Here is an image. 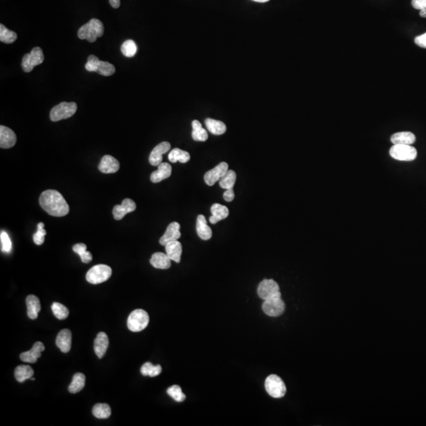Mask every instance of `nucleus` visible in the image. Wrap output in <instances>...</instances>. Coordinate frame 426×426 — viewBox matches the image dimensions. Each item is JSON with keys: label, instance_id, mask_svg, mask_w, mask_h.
I'll use <instances>...</instances> for the list:
<instances>
[{"label": "nucleus", "instance_id": "f257e3e1", "mask_svg": "<svg viewBox=\"0 0 426 426\" xmlns=\"http://www.w3.org/2000/svg\"><path fill=\"white\" fill-rule=\"evenodd\" d=\"M39 201L41 208L50 216L62 217L69 213V205L57 190H45L41 194Z\"/></svg>", "mask_w": 426, "mask_h": 426}, {"label": "nucleus", "instance_id": "f03ea898", "mask_svg": "<svg viewBox=\"0 0 426 426\" xmlns=\"http://www.w3.org/2000/svg\"><path fill=\"white\" fill-rule=\"evenodd\" d=\"M105 33V27L101 21L93 19L79 29L78 36L81 40H87L90 43L101 38Z\"/></svg>", "mask_w": 426, "mask_h": 426}, {"label": "nucleus", "instance_id": "7ed1b4c3", "mask_svg": "<svg viewBox=\"0 0 426 426\" xmlns=\"http://www.w3.org/2000/svg\"><path fill=\"white\" fill-rule=\"evenodd\" d=\"M86 69L90 72H97L106 77L112 76L116 72V67L113 64L108 62L101 61L97 56L93 55L88 57Z\"/></svg>", "mask_w": 426, "mask_h": 426}, {"label": "nucleus", "instance_id": "20e7f679", "mask_svg": "<svg viewBox=\"0 0 426 426\" xmlns=\"http://www.w3.org/2000/svg\"><path fill=\"white\" fill-rule=\"evenodd\" d=\"M112 274L111 267L106 264H97L88 271L86 280L91 284H100L109 279Z\"/></svg>", "mask_w": 426, "mask_h": 426}, {"label": "nucleus", "instance_id": "39448f33", "mask_svg": "<svg viewBox=\"0 0 426 426\" xmlns=\"http://www.w3.org/2000/svg\"><path fill=\"white\" fill-rule=\"evenodd\" d=\"M149 323V316L146 311L138 309L133 311L127 320V327L134 332L142 331Z\"/></svg>", "mask_w": 426, "mask_h": 426}, {"label": "nucleus", "instance_id": "423d86ee", "mask_svg": "<svg viewBox=\"0 0 426 426\" xmlns=\"http://www.w3.org/2000/svg\"><path fill=\"white\" fill-rule=\"evenodd\" d=\"M264 387L270 396L272 398H283L287 392V387L284 382L277 375L272 374L267 377Z\"/></svg>", "mask_w": 426, "mask_h": 426}, {"label": "nucleus", "instance_id": "0eeeda50", "mask_svg": "<svg viewBox=\"0 0 426 426\" xmlns=\"http://www.w3.org/2000/svg\"><path fill=\"white\" fill-rule=\"evenodd\" d=\"M76 103L62 102L56 105L50 112V119L53 122H58L71 118L77 112Z\"/></svg>", "mask_w": 426, "mask_h": 426}, {"label": "nucleus", "instance_id": "6e6552de", "mask_svg": "<svg viewBox=\"0 0 426 426\" xmlns=\"http://www.w3.org/2000/svg\"><path fill=\"white\" fill-rule=\"evenodd\" d=\"M391 157L399 161H412L417 158V149L411 145H394L389 150Z\"/></svg>", "mask_w": 426, "mask_h": 426}, {"label": "nucleus", "instance_id": "1a4fd4ad", "mask_svg": "<svg viewBox=\"0 0 426 426\" xmlns=\"http://www.w3.org/2000/svg\"><path fill=\"white\" fill-rule=\"evenodd\" d=\"M45 60L43 51L39 47L34 48L31 53L25 55L22 62V67L25 72L30 73L34 70V67L40 64H43Z\"/></svg>", "mask_w": 426, "mask_h": 426}, {"label": "nucleus", "instance_id": "9d476101", "mask_svg": "<svg viewBox=\"0 0 426 426\" xmlns=\"http://www.w3.org/2000/svg\"><path fill=\"white\" fill-rule=\"evenodd\" d=\"M257 294L264 301L277 296H281L279 284L273 279H264L259 283Z\"/></svg>", "mask_w": 426, "mask_h": 426}, {"label": "nucleus", "instance_id": "9b49d317", "mask_svg": "<svg viewBox=\"0 0 426 426\" xmlns=\"http://www.w3.org/2000/svg\"><path fill=\"white\" fill-rule=\"evenodd\" d=\"M262 309L265 314L269 316H279L283 314L285 310V304L281 296L265 300L262 304Z\"/></svg>", "mask_w": 426, "mask_h": 426}, {"label": "nucleus", "instance_id": "f8f14e48", "mask_svg": "<svg viewBox=\"0 0 426 426\" xmlns=\"http://www.w3.org/2000/svg\"><path fill=\"white\" fill-rule=\"evenodd\" d=\"M227 171H228V164L226 162L220 163L213 169L207 171L205 173L204 176L205 183L209 186H213L215 183H217L218 181L220 180L223 175L227 173Z\"/></svg>", "mask_w": 426, "mask_h": 426}, {"label": "nucleus", "instance_id": "ddd939ff", "mask_svg": "<svg viewBox=\"0 0 426 426\" xmlns=\"http://www.w3.org/2000/svg\"><path fill=\"white\" fill-rule=\"evenodd\" d=\"M136 209L137 205L135 202L132 199L126 198L123 200L121 205H117L114 207L112 213L115 220H121L126 215L134 212L136 210Z\"/></svg>", "mask_w": 426, "mask_h": 426}, {"label": "nucleus", "instance_id": "4468645a", "mask_svg": "<svg viewBox=\"0 0 426 426\" xmlns=\"http://www.w3.org/2000/svg\"><path fill=\"white\" fill-rule=\"evenodd\" d=\"M171 149V144L168 142H161L157 145L149 155V163L153 166H159L163 160V155Z\"/></svg>", "mask_w": 426, "mask_h": 426}, {"label": "nucleus", "instance_id": "2eb2a0df", "mask_svg": "<svg viewBox=\"0 0 426 426\" xmlns=\"http://www.w3.org/2000/svg\"><path fill=\"white\" fill-rule=\"evenodd\" d=\"M17 142V137L12 129L5 126L0 127V147L1 149H11Z\"/></svg>", "mask_w": 426, "mask_h": 426}, {"label": "nucleus", "instance_id": "dca6fc26", "mask_svg": "<svg viewBox=\"0 0 426 426\" xmlns=\"http://www.w3.org/2000/svg\"><path fill=\"white\" fill-rule=\"evenodd\" d=\"M180 237V224L177 222H173L170 223L167 227L164 235L160 238V244L165 246L168 242L178 240Z\"/></svg>", "mask_w": 426, "mask_h": 426}, {"label": "nucleus", "instance_id": "f3484780", "mask_svg": "<svg viewBox=\"0 0 426 426\" xmlns=\"http://www.w3.org/2000/svg\"><path fill=\"white\" fill-rule=\"evenodd\" d=\"M45 350L44 343L41 342H37L34 343L32 349L29 351L23 352L20 355L22 361L28 363H36L38 358L41 357V353Z\"/></svg>", "mask_w": 426, "mask_h": 426}, {"label": "nucleus", "instance_id": "a211bd4d", "mask_svg": "<svg viewBox=\"0 0 426 426\" xmlns=\"http://www.w3.org/2000/svg\"><path fill=\"white\" fill-rule=\"evenodd\" d=\"M120 168V164L116 158L106 155L101 159V163L99 164V171L105 174H113L117 172Z\"/></svg>", "mask_w": 426, "mask_h": 426}, {"label": "nucleus", "instance_id": "6ab92c4d", "mask_svg": "<svg viewBox=\"0 0 426 426\" xmlns=\"http://www.w3.org/2000/svg\"><path fill=\"white\" fill-rule=\"evenodd\" d=\"M56 346L60 348L63 353H68L71 350L72 343V334L69 329L60 331L56 341Z\"/></svg>", "mask_w": 426, "mask_h": 426}, {"label": "nucleus", "instance_id": "aec40b11", "mask_svg": "<svg viewBox=\"0 0 426 426\" xmlns=\"http://www.w3.org/2000/svg\"><path fill=\"white\" fill-rule=\"evenodd\" d=\"M109 345V339L105 332H99L94 340V351L99 358H102L106 354Z\"/></svg>", "mask_w": 426, "mask_h": 426}, {"label": "nucleus", "instance_id": "412c9836", "mask_svg": "<svg viewBox=\"0 0 426 426\" xmlns=\"http://www.w3.org/2000/svg\"><path fill=\"white\" fill-rule=\"evenodd\" d=\"M196 231L197 235L202 240H209L212 236V231L210 227L208 226L206 218L203 215H199L197 218Z\"/></svg>", "mask_w": 426, "mask_h": 426}, {"label": "nucleus", "instance_id": "4be33fe9", "mask_svg": "<svg viewBox=\"0 0 426 426\" xmlns=\"http://www.w3.org/2000/svg\"><path fill=\"white\" fill-rule=\"evenodd\" d=\"M172 168L171 166L168 163H161L158 166V170L153 171L150 176V180L152 183H158L164 179H168L171 175Z\"/></svg>", "mask_w": 426, "mask_h": 426}, {"label": "nucleus", "instance_id": "5701e85b", "mask_svg": "<svg viewBox=\"0 0 426 426\" xmlns=\"http://www.w3.org/2000/svg\"><path fill=\"white\" fill-rule=\"evenodd\" d=\"M166 253L171 261L179 263L181 261V256L183 253L182 244L178 240L168 242L165 246Z\"/></svg>", "mask_w": 426, "mask_h": 426}, {"label": "nucleus", "instance_id": "b1692460", "mask_svg": "<svg viewBox=\"0 0 426 426\" xmlns=\"http://www.w3.org/2000/svg\"><path fill=\"white\" fill-rule=\"evenodd\" d=\"M211 212L212 216L209 218V221L212 224H216L220 220H224L229 216V209L224 205L220 204H214L211 207Z\"/></svg>", "mask_w": 426, "mask_h": 426}, {"label": "nucleus", "instance_id": "393cba45", "mask_svg": "<svg viewBox=\"0 0 426 426\" xmlns=\"http://www.w3.org/2000/svg\"><path fill=\"white\" fill-rule=\"evenodd\" d=\"M171 259L167 255V253H155L150 259V264L154 268L159 269H168L171 267Z\"/></svg>", "mask_w": 426, "mask_h": 426}, {"label": "nucleus", "instance_id": "a878e982", "mask_svg": "<svg viewBox=\"0 0 426 426\" xmlns=\"http://www.w3.org/2000/svg\"><path fill=\"white\" fill-rule=\"evenodd\" d=\"M27 314L32 320L38 318V313L41 309L39 298L37 296L29 295L27 298Z\"/></svg>", "mask_w": 426, "mask_h": 426}, {"label": "nucleus", "instance_id": "bb28decb", "mask_svg": "<svg viewBox=\"0 0 426 426\" xmlns=\"http://www.w3.org/2000/svg\"><path fill=\"white\" fill-rule=\"evenodd\" d=\"M416 141V137L411 132H398L391 137V142L394 145H411Z\"/></svg>", "mask_w": 426, "mask_h": 426}, {"label": "nucleus", "instance_id": "cd10ccee", "mask_svg": "<svg viewBox=\"0 0 426 426\" xmlns=\"http://www.w3.org/2000/svg\"><path fill=\"white\" fill-rule=\"evenodd\" d=\"M192 127H193V131H192V138L196 142H206L209 135L206 130L202 127L201 123L197 120H194L192 122Z\"/></svg>", "mask_w": 426, "mask_h": 426}, {"label": "nucleus", "instance_id": "c85d7f7f", "mask_svg": "<svg viewBox=\"0 0 426 426\" xmlns=\"http://www.w3.org/2000/svg\"><path fill=\"white\" fill-rule=\"evenodd\" d=\"M168 160L171 163H176L179 161L182 164H186L190 161V155L188 152L183 151L182 149L175 148L172 149L168 154Z\"/></svg>", "mask_w": 426, "mask_h": 426}, {"label": "nucleus", "instance_id": "c756f323", "mask_svg": "<svg viewBox=\"0 0 426 426\" xmlns=\"http://www.w3.org/2000/svg\"><path fill=\"white\" fill-rule=\"evenodd\" d=\"M86 385V376L82 372H77L73 376L72 382L68 387L70 392L75 394L79 392Z\"/></svg>", "mask_w": 426, "mask_h": 426}, {"label": "nucleus", "instance_id": "7c9ffc66", "mask_svg": "<svg viewBox=\"0 0 426 426\" xmlns=\"http://www.w3.org/2000/svg\"><path fill=\"white\" fill-rule=\"evenodd\" d=\"M205 125L209 132L214 135H222L227 131L226 125L221 121H218L212 119H207Z\"/></svg>", "mask_w": 426, "mask_h": 426}, {"label": "nucleus", "instance_id": "2f4dec72", "mask_svg": "<svg viewBox=\"0 0 426 426\" xmlns=\"http://www.w3.org/2000/svg\"><path fill=\"white\" fill-rule=\"evenodd\" d=\"M34 374V369L29 365H19L17 368H15V378L20 383H23L25 380L32 378Z\"/></svg>", "mask_w": 426, "mask_h": 426}, {"label": "nucleus", "instance_id": "473e14b6", "mask_svg": "<svg viewBox=\"0 0 426 426\" xmlns=\"http://www.w3.org/2000/svg\"><path fill=\"white\" fill-rule=\"evenodd\" d=\"M93 414L99 419L108 418L112 414V409L107 403H97L93 408Z\"/></svg>", "mask_w": 426, "mask_h": 426}, {"label": "nucleus", "instance_id": "72a5a7b5", "mask_svg": "<svg viewBox=\"0 0 426 426\" xmlns=\"http://www.w3.org/2000/svg\"><path fill=\"white\" fill-rule=\"evenodd\" d=\"M73 250L77 254H79L80 256L81 260H82L83 263L88 264V263L91 262L92 260H93V255H92V253L90 252L87 251V246H86V244H76V245L73 246Z\"/></svg>", "mask_w": 426, "mask_h": 426}, {"label": "nucleus", "instance_id": "f704fd0d", "mask_svg": "<svg viewBox=\"0 0 426 426\" xmlns=\"http://www.w3.org/2000/svg\"><path fill=\"white\" fill-rule=\"evenodd\" d=\"M236 182V173L232 170H228L227 173L220 179V186L222 189H233Z\"/></svg>", "mask_w": 426, "mask_h": 426}, {"label": "nucleus", "instance_id": "c9c22d12", "mask_svg": "<svg viewBox=\"0 0 426 426\" xmlns=\"http://www.w3.org/2000/svg\"><path fill=\"white\" fill-rule=\"evenodd\" d=\"M162 372L161 365H154L151 362H146L141 368V372L143 376H149L150 377L158 376Z\"/></svg>", "mask_w": 426, "mask_h": 426}, {"label": "nucleus", "instance_id": "e433bc0d", "mask_svg": "<svg viewBox=\"0 0 426 426\" xmlns=\"http://www.w3.org/2000/svg\"><path fill=\"white\" fill-rule=\"evenodd\" d=\"M18 35L16 33L8 30L5 26L0 25V41L3 43L12 44L17 40Z\"/></svg>", "mask_w": 426, "mask_h": 426}, {"label": "nucleus", "instance_id": "4c0bfd02", "mask_svg": "<svg viewBox=\"0 0 426 426\" xmlns=\"http://www.w3.org/2000/svg\"><path fill=\"white\" fill-rule=\"evenodd\" d=\"M137 51H138L137 45L132 40L125 41L124 43L122 45L121 52L123 56H126V57H128V58L134 57L137 53Z\"/></svg>", "mask_w": 426, "mask_h": 426}, {"label": "nucleus", "instance_id": "58836bf2", "mask_svg": "<svg viewBox=\"0 0 426 426\" xmlns=\"http://www.w3.org/2000/svg\"><path fill=\"white\" fill-rule=\"evenodd\" d=\"M52 310L59 320H65L69 316V309L65 305L59 302H54L52 305Z\"/></svg>", "mask_w": 426, "mask_h": 426}, {"label": "nucleus", "instance_id": "ea45409f", "mask_svg": "<svg viewBox=\"0 0 426 426\" xmlns=\"http://www.w3.org/2000/svg\"><path fill=\"white\" fill-rule=\"evenodd\" d=\"M167 392L176 402H182L186 399V394H183L182 388L176 384L170 387Z\"/></svg>", "mask_w": 426, "mask_h": 426}, {"label": "nucleus", "instance_id": "a19ab883", "mask_svg": "<svg viewBox=\"0 0 426 426\" xmlns=\"http://www.w3.org/2000/svg\"><path fill=\"white\" fill-rule=\"evenodd\" d=\"M45 223H40L38 225V231L34 235V242L38 246H41L45 242V235H47L46 231L44 229Z\"/></svg>", "mask_w": 426, "mask_h": 426}, {"label": "nucleus", "instance_id": "79ce46f5", "mask_svg": "<svg viewBox=\"0 0 426 426\" xmlns=\"http://www.w3.org/2000/svg\"><path fill=\"white\" fill-rule=\"evenodd\" d=\"M0 240H1V249H2V251L5 252V253L11 252L12 248V242L6 231H1Z\"/></svg>", "mask_w": 426, "mask_h": 426}, {"label": "nucleus", "instance_id": "37998d69", "mask_svg": "<svg viewBox=\"0 0 426 426\" xmlns=\"http://www.w3.org/2000/svg\"><path fill=\"white\" fill-rule=\"evenodd\" d=\"M414 42L417 46L426 49V33L415 38Z\"/></svg>", "mask_w": 426, "mask_h": 426}, {"label": "nucleus", "instance_id": "c03bdc74", "mask_svg": "<svg viewBox=\"0 0 426 426\" xmlns=\"http://www.w3.org/2000/svg\"><path fill=\"white\" fill-rule=\"evenodd\" d=\"M411 4L414 9L422 10L426 8V0H412Z\"/></svg>", "mask_w": 426, "mask_h": 426}, {"label": "nucleus", "instance_id": "a18cd8bd", "mask_svg": "<svg viewBox=\"0 0 426 426\" xmlns=\"http://www.w3.org/2000/svg\"><path fill=\"white\" fill-rule=\"evenodd\" d=\"M223 198L227 202H231L233 200L235 199V193H234V190L233 189H228V190H226V191L224 192V194H223Z\"/></svg>", "mask_w": 426, "mask_h": 426}, {"label": "nucleus", "instance_id": "49530a36", "mask_svg": "<svg viewBox=\"0 0 426 426\" xmlns=\"http://www.w3.org/2000/svg\"><path fill=\"white\" fill-rule=\"evenodd\" d=\"M109 3H110L111 6L113 8H119L120 7V0H109Z\"/></svg>", "mask_w": 426, "mask_h": 426}, {"label": "nucleus", "instance_id": "de8ad7c7", "mask_svg": "<svg viewBox=\"0 0 426 426\" xmlns=\"http://www.w3.org/2000/svg\"><path fill=\"white\" fill-rule=\"evenodd\" d=\"M420 16L421 18H426V8L420 10Z\"/></svg>", "mask_w": 426, "mask_h": 426}, {"label": "nucleus", "instance_id": "09e8293b", "mask_svg": "<svg viewBox=\"0 0 426 426\" xmlns=\"http://www.w3.org/2000/svg\"><path fill=\"white\" fill-rule=\"evenodd\" d=\"M253 1L257 3H266L268 2V1H269V0H253Z\"/></svg>", "mask_w": 426, "mask_h": 426}]
</instances>
